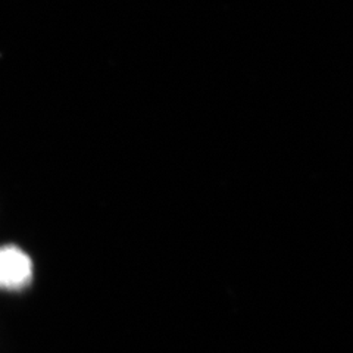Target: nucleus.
<instances>
[{
    "mask_svg": "<svg viewBox=\"0 0 353 353\" xmlns=\"http://www.w3.org/2000/svg\"><path fill=\"white\" fill-rule=\"evenodd\" d=\"M32 281V261L18 246L0 248V289L19 292Z\"/></svg>",
    "mask_w": 353,
    "mask_h": 353,
    "instance_id": "1",
    "label": "nucleus"
}]
</instances>
